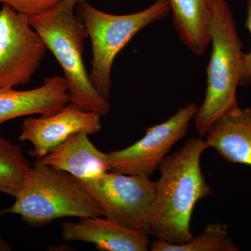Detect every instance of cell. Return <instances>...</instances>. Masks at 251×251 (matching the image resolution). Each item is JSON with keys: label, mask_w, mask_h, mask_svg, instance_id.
Wrapping results in <instances>:
<instances>
[{"label": "cell", "mask_w": 251, "mask_h": 251, "mask_svg": "<svg viewBox=\"0 0 251 251\" xmlns=\"http://www.w3.org/2000/svg\"><path fill=\"white\" fill-rule=\"evenodd\" d=\"M209 148L201 138L188 140L182 148L168 155L158 168L156 194L151 217V236L181 244L193 237L191 216L200 200L211 194L201 166Z\"/></svg>", "instance_id": "cell-1"}, {"label": "cell", "mask_w": 251, "mask_h": 251, "mask_svg": "<svg viewBox=\"0 0 251 251\" xmlns=\"http://www.w3.org/2000/svg\"><path fill=\"white\" fill-rule=\"evenodd\" d=\"M212 50L206 68L204 102L195 116L200 136L206 135L221 117L239 110L237 90L243 63L242 44L230 6L226 0H206Z\"/></svg>", "instance_id": "cell-2"}, {"label": "cell", "mask_w": 251, "mask_h": 251, "mask_svg": "<svg viewBox=\"0 0 251 251\" xmlns=\"http://www.w3.org/2000/svg\"><path fill=\"white\" fill-rule=\"evenodd\" d=\"M15 199L1 213L17 214L31 227H44L65 217H104L98 203L78 179L48 166L41 158L31 166Z\"/></svg>", "instance_id": "cell-3"}, {"label": "cell", "mask_w": 251, "mask_h": 251, "mask_svg": "<svg viewBox=\"0 0 251 251\" xmlns=\"http://www.w3.org/2000/svg\"><path fill=\"white\" fill-rule=\"evenodd\" d=\"M75 7L62 0L55 7L29 17V23L62 68L70 102L86 111L105 116L111 110V105L94 88L86 70L83 54L88 34L75 14Z\"/></svg>", "instance_id": "cell-4"}, {"label": "cell", "mask_w": 251, "mask_h": 251, "mask_svg": "<svg viewBox=\"0 0 251 251\" xmlns=\"http://www.w3.org/2000/svg\"><path fill=\"white\" fill-rule=\"evenodd\" d=\"M168 0H156L147 9L126 15L103 12L82 1L77 4V16L86 28L92 44L91 82L98 93L108 100L112 87L114 61L122 50L139 31L163 19L171 12Z\"/></svg>", "instance_id": "cell-5"}, {"label": "cell", "mask_w": 251, "mask_h": 251, "mask_svg": "<svg viewBox=\"0 0 251 251\" xmlns=\"http://www.w3.org/2000/svg\"><path fill=\"white\" fill-rule=\"evenodd\" d=\"M103 211L104 217L127 228L151 236L156 181L143 175L108 172L79 180Z\"/></svg>", "instance_id": "cell-6"}, {"label": "cell", "mask_w": 251, "mask_h": 251, "mask_svg": "<svg viewBox=\"0 0 251 251\" xmlns=\"http://www.w3.org/2000/svg\"><path fill=\"white\" fill-rule=\"evenodd\" d=\"M29 18L6 5L0 9V90L28 83L47 52Z\"/></svg>", "instance_id": "cell-7"}, {"label": "cell", "mask_w": 251, "mask_h": 251, "mask_svg": "<svg viewBox=\"0 0 251 251\" xmlns=\"http://www.w3.org/2000/svg\"><path fill=\"white\" fill-rule=\"evenodd\" d=\"M198 110L193 103L181 107L166 121L150 127L146 134L131 146L108 153L110 172L150 177L172 148L186 135Z\"/></svg>", "instance_id": "cell-8"}, {"label": "cell", "mask_w": 251, "mask_h": 251, "mask_svg": "<svg viewBox=\"0 0 251 251\" xmlns=\"http://www.w3.org/2000/svg\"><path fill=\"white\" fill-rule=\"evenodd\" d=\"M100 117L95 112L86 111L69 102L52 115L26 118L23 122L19 140L29 142L34 146V150L29 152L30 156L36 159L42 158L74 133L83 131L94 135L100 132Z\"/></svg>", "instance_id": "cell-9"}, {"label": "cell", "mask_w": 251, "mask_h": 251, "mask_svg": "<svg viewBox=\"0 0 251 251\" xmlns=\"http://www.w3.org/2000/svg\"><path fill=\"white\" fill-rule=\"evenodd\" d=\"M62 239L66 242L91 243L100 251H147L149 235L133 230L103 216L82 218L78 222L64 223Z\"/></svg>", "instance_id": "cell-10"}, {"label": "cell", "mask_w": 251, "mask_h": 251, "mask_svg": "<svg viewBox=\"0 0 251 251\" xmlns=\"http://www.w3.org/2000/svg\"><path fill=\"white\" fill-rule=\"evenodd\" d=\"M69 102L70 96L64 77H47L42 85L30 90H0V125L21 117L52 115Z\"/></svg>", "instance_id": "cell-11"}, {"label": "cell", "mask_w": 251, "mask_h": 251, "mask_svg": "<svg viewBox=\"0 0 251 251\" xmlns=\"http://www.w3.org/2000/svg\"><path fill=\"white\" fill-rule=\"evenodd\" d=\"M89 135L83 131L74 133L41 158V161L78 180L93 179L111 171L108 153L96 148Z\"/></svg>", "instance_id": "cell-12"}, {"label": "cell", "mask_w": 251, "mask_h": 251, "mask_svg": "<svg viewBox=\"0 0 251 251\" xmlns=\"http://www.w3.org/2000/svg\"><path fill=\"white\" fill-rule=\"evenodd\" d=\"M206 135L209 148L226 161L251 166V108H239L221 117Z\"/></svg>", "instance_id": "cell-13"}, {"label": "cell", "mask_w": 251, "mask_h": 251, "mask_svg": "<svg viewBox=\"0 0 251 251\" xmlns=\"http://www.w3.org/2000/svg\"><path fill=\"white\" fill-rule=\"evenodd\" d=\"M168 1L173 11V24L181 41L195 55H202L210 44L206 0Z\"/></svg>", "instance_id": "cell-14"}, {"label": "cell", "mask_w": 251, "mask_h": 251, "mask_svg": "<svg viewBox=\"0 0 251 251\" xmlns=\"http://www.w3.org/2000/svg\"><path fill=\"white\" fill-rule=\"evenodd\" d=\"M31 168L21 145L0 134V193L16 198Z\"/></svg>", "instance_id": "cell-15"}, {"label": "cell", "mask_w": 251, "mask_h": 251, "mask_svg": "<svg viewBox=\"0 0 251 251\" xmlns=\"http://www.w3.org/2000/svg\"><path fill=\"white\" fill-rule=\"evenodd\" d=\"M151 251H238L227 231V226L211 224L204 227L202 233L181 244H171L161 239L151 243Z\"/></svg>", "instance_id": "cell-16"}, {"label": "cell", "mask_w": 251, "mask_h": 251, "mask_svg": "<svg viewBox=\"0 0 251 251\" xmlns=\"http://www.w3.org/2000/svg\"><path fill=\"white\" fill-rule=\"evenodd\" d=\"M62 1V0H0V4L9 6L18 12L31 17L55 7Z\"/></svg>", "instance_id": "cell-17"}, {"label": "cell", "mask_w": 251, "mask_h": 251, "mask_svg": "<svg viewBox=\"0 0 251 251\" xmlns=\"http://www.w3.org/2000/svg\"><path fill=\"white\" fill-rule=\"evenodd\" d=\"M246 27L251 34V0H247V14ZM239 85L251 86V50L248 53H244L242 75Z\"/></svg>", "instance_id": "cell-18"}, {"label": "cell", "mask_w": 251, "mask_h": 251, "mask_svg": "<svg viewBox=\"0 0 251 251\" xmlns=\"http://www.w3.org/2000/svg\"><path fill=\"white\" fill-rule=\"evenodd\" d=\"M2 213H1V209H0V218L3 216ZM11 251V245L6 242V240L2 237L0 233V251Z\"/></svg>", "instance_id": "cell-19"}, {"label": "cell", "mask_w": 251, "mask_h": 251, "mask_svg": "<svg viewBox=\"0 0 251 251\" xmlns=\"http://www.w3.org/2000/svg\"><path fill=\"white\" fill-rule=\"evenodd\" d=\"M63 1H66V2L70 3V4L76 6L78 3H80L82 1H85V0H63Z\"/></svg>", "instance_id": "cell-20"}]
</instances>
